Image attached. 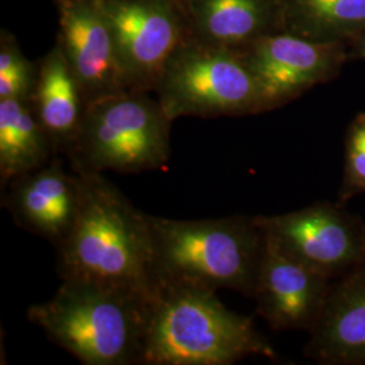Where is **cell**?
<instances>
[{"label": "cell", "instance_id": "9a60e30c", "mask_svg": "<svg viewBox=\"0 0 365 365\" xmlns=\"http://www.w3.org/2000/svg\"><path fill=\"white\" fill-rule=\"evenodd\" d=\"M30 103L56 155L66 157L78 138L87 102L57 41L37 61Z\"/></svg>", "mask_w": 365, "mask_h": 365}, {"label": "cell", "instance_id": "8992f818", "mask_svg": "<svg viewBox=\"0 0 365 365\" xmlns=\"http://www.w3.org/2000/svg\"><path fill=\"white\" fill-rule=\"evenodd\" d=\"M153 92L172 122L264 111L257 80L242 56L191 36L170 54Z\"/></svg>", "mask_w": 365, "mask_h": 365}, {"label": "cell", "instance_id": "5b68a950", "mask_svg": "<svg viewBox=\"0 0 365 365\" xmlns=\"http://www.w3.org/2000/svg\"><path fill=\"white\" fill-rule=\"evenodd\" d=\"M150 92L125 91L87 105L66 158L76 173H141L170 157V120Z\"/></svg>", "mask_w": 365, "mask_h": 365}, {"label": "cell", "instance_id": "ba28073f", "mask_svg": "<svg viewBox=\"0 0 365 365\" xmlns=\"http://www.w3.org/2000/svg\"><path fill=\"white\" fill-rule=\"evenodd\" d=\"M255 221L289 255L330 279L365 264L364 225L330 203Z\"/></svg>", "mask_w": 365, "mask_h": 365}, {"label": "cell", "instance_id": "7a4b0ae2", "mask_svg": "<svg viewBox=\"0 0 365 365\" xmlns=\"http://www.w3.org/2000/svg\"><path fill=\"white\" fill-rule=\"evenodd\" d=\"M249 356L274 359V352L215 289L157 283L148 304L141 364L232 365Z\"/></svg>", "mask_w": 365, "mask_h": 365}, {"label": "cell", "instance_id": "ffe728a7", "mask_svg": "<svg viewBox=\"0 0 365 365\" xmlns=\"http://www.w3.org/2000/svg\"><path fill=\"white\" fill-rule=\"evenodd\" d=\"M361 48H363V54L365 56V38L363 39V42H361Z\"/></svg>", "mask_w": 365, "mask_h": 365}, {"label": "cell", "instance_id": "9c48e42d", "mask_svg": "<svg viewBox=\"0 0 365 365\" xmlns=\"http://www.w3.org/2000/svg\"><path fill=\"white\" fill-rule=\"evenodd\" d=\"M237 52L257 80L264 111L324 83L341 58L333 41L304 38L286 30L262 36Z\"/></svg>", "mask_w": 365, "mask_h": 365}, {"label": "cell", "instance_id": "4fadbf2b", "mask_svg": "<svg viewBox=\"0 0 365 365\" xmlns=\"http://www.w3.org/2000/svg\"><path fill=\"white\" fill-rule=\"evenodd\" d=\"M306 354L327 364H365V264L330 286Z\"/></svg>", "mask_w": 365, "mask_h": 365}, {"label": "cell", "instance_id": "52a82bcc", "mask_svg": "<svg viewBox=\"0 0 365 365\" xmlns=\"http://www.w3.org/2000/svg\"><path fill=\"white\" fill-rule=\"evenodd\" d=\"M130 91L153 92L170 54L190 36L179 0H102Z\"/></svg>", "mask_w": 365, "mask_h": 365}, {"label": "cell", "instance_id": "7c38bea8", "mask_svg": "<svg viewBox=\"0 0 365 365\" xmlns=\"http://www.w3.org/2000/svg\"><path fill=\"white\" fill-rule=\"evenodd\" d=\"M61 157L13 180L3 196V207L19 227L56 247L71 230L83 196L81 175L66 170Z\"/></svg>", "mask_w": 365, "mask_h": 365}, {"label": "cell", "instance_id": "d6986e66", "mask_svg": "<svg viewBox=\"0 0 365 365\" xmlns=\"http://www.w3.org/2000/svg\"><path fill=\"white\" fill-rule=\"evenodd\" d=\"M37 75V63L25 58L19 64L0 72V101L30 99Z\"/></svg>", "mask_w": 365, "mask_h": 365}, {"label": "cell", "instance_id": "5bb4252c", "mask_svg": "<svg viewBox=\"0 0 365 365\" xmlns=\"http://www.w3.org/2000/svg\"><path fill=\"white\" fill-rule=\"evenodd\" d=\"M190 36L238 51L262 36L283 31L282 0H179Z\"/></svg>", "mask_w": 365, "mask_h": 365}, {"label": "cell", "instance_id": "2e32d148", "mask_svg": "<svg viewBox=\"0 0 365 365\" xmlns=\"http://www.w3.org/2000/svg\"><path fill=\"white\" fill-rule=\"evenodd\" d=\"M56 155L30 99L0 101V184L38 170Z\"/></svg>", "mask_w": 365, "mask_h": 365}, {"label": "cell", "instance_id": "e0dca14e", "mask_svg": "<svg viewBox=\"0 0 365 365\" xmlns=\"http://www.w3.org/2000/svg\"><path fill=\"white\" fill-rule=\"evenodd\" d=\"M284 29L304 38L330 41L365 27V0H282Z\"/></svg>", "mask_w": 365, "mask_h": 365}, {"label": "cell", "instance_id": "6da1fadb", "mask_svg": "<svg viewBox=\"0 0 365 365\" xmlns=\"http://www.w3.org/2000/svg\"><path fill=\"white\" fill-rule=\"evenodd\" d=\"M81 178L76 220L57 245L60 279L90 280L150 298L157 284L149 214L135 209L103 173Z\"/></svg>", "mask_w": 365, "mask_h": 365}, {"label": "cell", "instance_id": "ac0fdd59", "mask_svg": "<svg viewBox=\"0 0 365 365\" xmlns=\"http://www.w3.org/2000/svg\"><path fill=\"white\" fill-rule=\"evenodd\" d=\"M359 194H365V114H360L353 120L346 135L344 182L339 199L346 200Z\"/></svg>", "mask_w": 365, "mask_h": 365}, {"label": "cell", "instance_id": "8fae6325", "mask_svg": "<svg viewBox=\"0 0 365 365\" xmlns=\"http://www.w3.org/2000/svg\"><path fill=\"white\" fill-rule=\"evenodd\" d=\"M329 287L330 277L294 257L265 235L253 298L257 302V313L271 329H310L322 309Z\"/></svg>", "mask_w": 365, "mask_h": 365}, {"label": "cell", "instance_id": "3957f363", "mask_svg": "<svg viewBox=\"0 0 365 365\" xmlns=\"http://www.w3.org/2000/svg\"><path fill=\"white\" fill-rule=\"evenodd\" d=\"M150 298L90 280L64 279L27 310L30 322L86 365L141 364Z\"/></svg>", "mask_w": 365, "mask_h": 365}, {"label": "cell", "instance_id": "30bf717a", "mask_svg": "<svg viewBox=\"0 0 365 365\" xmlns=\"http://www.w3.org/2000/svg\"><path fill=\"white\" fill-rule=\"evenodd\" d=\"M58 10L57 42L87 105L130 91L102 0H54Z\"/></svg>", "mask_w": 365, "mask_h": 365}, {"label": "cell", "instance_id": "277c9868", "mask_svg": "<svg viewBox=\"0 0 365 365\" xmlns=\"http://www.w3.org/2000/svg\"><path fill=\"white\" fill-rule=\"evenodd\" d=\"M157 283L232 289L252 297L265 247L255 217L182 221L149 215Z\"/></svg>", "mask_w": 365, "mask_h": 365}]
</instances>
